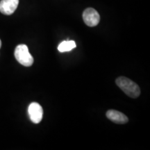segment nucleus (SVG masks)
Segmentation results:
<instances>
[{"instance_id": "nucleus-1", "label": "nucleus", "mask_w": 150, "mask_h": 150, "mask_svg": "<svg viewBox=\"0 0 150 150\" xmlns=\"http://www.w3.org/2000/svg\"><path fill=\"white\" fill-rule=\"evenodd\" d=\"M115 83L124 93L131 98H137L140 95L139 86L128 78L120 76L116 79Z\"/></svg>"}, {"instance_id": "nucleus-2", "label": "nucleus", "mask_w": 150, "mask_h": 150, "mask_svg": "<svg viewBox=\"0 0 150 150\" xmlns=\"http://www.w3.org/2000/svg\"><path fill=\"white\" fill-rule=\"evenodd\" d=\"M15 57L20 64L25 67H30L33 63V58L29 53L26 45H19L15 50Z\"/></svg>"}, {"instance_id": "nucleus-3", "label": "nucleus", "mask_w": 150, "mask_h": 150, "mask_svg": "<svg viewBox=\"0 0 150 150\" xmlns=\"http://www.w3.org/2000/svg\"><path fill=\"white\" fill-rule=\"evenodd\" d=\"M83 19L86 25L93 27L99 24L100 16L96 10L93 8H88L83 11Z\"/></svg>"}, {"instance_id": "nucleus-4", "label": "nucleus", "mask_w": 150, "mask_h": 150, "mask_svg": "<svg viewBox=\"0 0 150 150\" xmlns=\"http://www.w3.org/2000/svg\"><path fill=\"white\" fill-rule=\"evenodd\" d=\"M29 115L31 120L35 124L40 123L43 117V110L42 106L38 103L33 102L29 105Z\"/></svg>"}, {"instance_id": "nucleus-5", "label": "nucleus", "mask_w": 150, "mask_h": 150, "mask_svg": "<svg viewBox=\"0 0 150 150\" xmlns=\"http://www.w3.org/2000/svg\"><path fill=\"white\" fill-rule=\"evenodd\" d=\"M18 4L19 0H1L0 12L6 16H10L16 11Z\"/></svg>"}, {"instance_id": "nucleus-6", "label": "nucleus", "mask_w": 150, "mask_h": 150, "mask_svg": "<svg viewBox=\"0 0 150 150\" xmlns=\"http://www.w3.org/2000/svg\"><path fill=\"white\" fill-rule=\"evenodd\" d=\"M106 117L116 124H125L129 121L128 117L122 112L115 110H109L106 112Z\"/></svg>"}, {"instance_id": "nucleus-7", "label": "nucleus", "mask_w": 150, "mask_h": 150, "mask_svg": "<svg viewBox=\"0 0 150 150\" xmlns=\"http://www.w3.org/2000/svg\"><path fill=\"white\" fill-rule=\"evenodd\" d=\"M76 45L74 40H66L63 41L61 44L58 46V50L60 52H65L71 51L72 49L76 47Z\"/></svg>"}, {"instance_id": "nucleus-8", "label": "nucleus", "mask_w": 150, "mask_h": 150, "mask_svg": "<svg viewBox=\"0 0 150 150\" xmlns=\"http://www.w3.org/2000/svg\"><path fill=\"white\" fill-rule=\"evenodd\" d=\"M1 41L0 40V48H1Z\"/></svg>"}]
</instances>
